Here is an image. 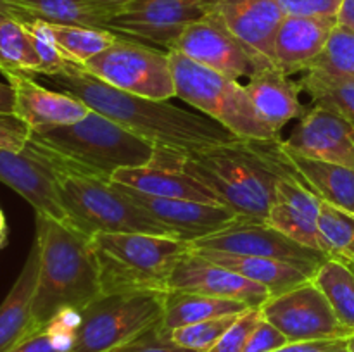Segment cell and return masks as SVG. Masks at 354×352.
I'll list each match as a JSON object with an SVG mask.
<instances>
[{
  "instance_id": "1",
  "label": "cell",
  "mask_w": 354,
  "mask_h": 352,
  "mask_svg": "<svg viewBox=\"0 0 354 352\" xmlns=\"http://www.w3.org/2000/svg\"><path fill=\"white\" fill-rule=\"evenodd\" d=\"M50 81L61 92L71 93L92 110L176 157L239 140L237 135L209 116L180 109L168 100L131 95L86 75L75 64H68L61 75L50 76Z\"/></svg>"
},
{
  "instance_id": "2",
  "label": "cell",
  "mask_w": 354,
  "mask_h": 352,
  "mask_svg": "<svg viewBox=\"0 0 354 352\" xmlns=\"http://www.w3.org/2000/svg\"><path fill=\"white\" fill-rule=\"evenodd\" d=\"M158 164L183 169L213 190L221 204L241 219L256 223L266 221L279 179L296 171L279 137L239 138L183 157L162 154Z\"/></svg>"
},
{
  "instance_id": "3",
  "label": "cell",
  "mask_w": 354,
  "mask_h": 352,
  "mask_svg": "<svg viewBox=\"0 0 354 352\" xmlns=\"http://www.w3.org/2000/svg\"><path fill=\"white\" fill-rule=\"evenodd\" d=\"M40 252L33 316L44 326L64 313H80L102 295L92 237L69 223L37 214Z\"/></svg>"
},
{
  "instance_id": "4",
  "label": "cell",
  "mask_w": 354,
  "mask_h": 352,
  "mask_svg": "<svg viewBox=\"0 0 354 352\" xmlns=\"http://www.w3.org/2000/svg\"><path fill=\"white\" fill-rule=\"evenodd\" d=\"M28 144L57 168L106 182L120 169L156 164L159 155L151 141L92 109L73 124L31 131Z\"/></svg>"
},
{
  "instance_id": "5",
  "label": "cell",
  "mask_w": 354,
  "mask_h": 352,
  "mask_svg": "<svg viewBox=\"0 0 354 352\" xmlns=\"http://www.w3.org/2000/svg\"><path fill=\"white\" fill-rule=\"evenodd\" d=\"M102 293L162 290L190 252L178 238L151 233H97L92 237Z\"/></svg>"
},
{
  "instance_id": "6",
  "label": "cell",
  "mask_w": 354,
  "mask_h": 352,
  "mask_svg": "<svg viewBox=\"0 0 354 352\" xmlns=\"http://www.w3.org/2000/svg\"><path fill=\"white\" fill-rule=\"evenodd\" d=\"M68 223L93 237L97 233H151L171 237L113 182L54 166ZM175 238V237H173Z\"/></svg>"
},
{
  "instance_id": "7",
  "label": "cell",
  "mask_w": 354,
  "mask_h": 352,
  "mask_svg": "<svg viewBox=\"0 0 354 352\" xmlns=\"http://www.w3.org/2000/svg\"><path fill=\"white\" fill-rule=\"evenodd\" d=\"M168 55L178 99L203 110L204 116L223 124L239 138L270 140L279 137L259 119L245 86L237 79L197 64L180 52L169 50Z\"/></svg>"
},
{
  "instance_id": "8",
  "label": "cell",
  "mask_w": 354,
  "mask_h": 352,
  "mask_svg": "<svg viewBox=\"0 0 354 352\" xmlns=\"http://www.w3.org/2000/svg\"><path fill=\"white\" fill-rule=\"evenodd\" d=\"M168 292L102 293L78 313L73 352H111L158 326Z\"/></svg>"
},
{
  "instance_id": "9",
  "label": "cell",
  "mask_w": 354,
  "mask_h": 352,
  "mask_svg": "<svg viewBox=\"0 0 354 352\" xmlns=\"http://www.w3.org/2000/svg\"><path fill=\"white\" fill-rule=\"evenodd\" d=\"M86 75L131 95L154 100L176 97L168 52L120 37L111 47L78 66Z\"/></svg>"
},
{
  "instance_id": "10",
  "label": "cell",
  "mask_w": 354,
  "mask_h": 352,
  "mask_svg": "<svg viewBox=\"0 0 354 352\" xmlns=\"http://www.w3.org/2000/svg\"><path fill=\"white\" fill-rule=\"evenodd\" d=\"M216 6L218 0H135L107 21V30L168 52L190 24L213 14Z\"/></svg>"
},
{
  "instance_id": "11",
  "label": "cell",
  "mask_w": 354,
  "mask_h": 352,
  "mask_svg": "<svg viewBox=\"0 0 354 352\" xmlns=\"http://www.w3.org/2000/svg\"><path fill=\"white\" fill-rule=\"evenodd\" d=\"M259 309L263 317L279 328L289 342L349 338L354 335L337 320L313 280L286 293L270 297Z\"/></svg>"
},
{
  "instance_id": "12",
  "label": "cell",
  "mask_w": 354,
  "mask_h": 352,
  "mask_svg": "<svg viewBox=\"0 0 354 352\" xmlns=\"http://www.w3.org/2000/svg\"><path fill=\"white\" fill-rule=\"evenodd\" d=\"M189 245L190 248H207V251L225 252V254L279 259V261L290 262V264L301 266L315 273L320 268L322 262L328 259V255L324 252L297 244L265 221L263 223L239 221L237 224L227 230L218 231Z\"/></svg>"
},
{
  "instance_id": "13",
  "label": "cell",
  "mask_w": 354,
  "mask_h": 352,
  "mask_svg": "<svg viewBox=\"0 0 354 352\" xmlns=\"http://www.w3.org/2000/svg\"><path fill=\"white\" fill-rule=\"evenodd\" d=\"M118 185V183H114ZM142 211L171 233L178 240L192 242L206 238L209 235L223 231L244 221L232 209L218 204L197 202L187 199H165V197L147 195L130 186L118 185Z\"/></svg>"
},
{
  "instance_id": "14",
  "label": "cell",
  "mask_w": 354,
  "mask_h": 352,
  "mask_svg": "<svg viewBox=\"0 0 354 352\" xmlns=\"http://www.w3.org/2000/svg\"><path fill=\"white\" fill-rule=\"evenodd\" d=\"M169 50L180 52L190 61L213 69L232 79L251 78L259 69L258 62L244 45L227 30L216 10L204 19L192 23ZM168 50V52H169Z\"/></svg>"
},
{
  "instance_id": "15",
  "label": "cell",
  "mask_w": 354,
  "mask_h": 352,
  "mask_svg": "<svg viewBox=\"0 0 354 352\" xmlns=\"http://www.w3.org/2000/svg\"><path fill=\"white\" fill-rule=\"evenodd\" d=\"M0 182L31 204L37 214L68 223L54 164L30 144L23 150L0 148Z\"/></svg>"
},
{
  "instance_id": "16",
  "label": "cell",
  "mask_w": 354,
  "mask_h": 352,
  "mask_svg": "<svg viewBox=\"0 0 354 352\" xmlns=\"http://www.w3.org/2000/svg\"><path fill=\"white\" fill-rule=\"evenodd\" d=\"M294 154L354 169V123L324 106H313L283 140Z\"/></svg>"
},
{
  "instance_id": "17",
  "label": "cell",
  "mask_w": 354,
  "mask_h": 352,
  "mask_svg": "<svg viewBox=\"0 0 354 352\" xmlns=\"http://www.w3.org/2000/svg\"><path fill=\"white\" fill-rule=\"evenodd\" d=\"M168 292H189L239 300L249 307H261L272 297L268 289L259 283L194 252H189L176 264L169 276Z\"/></svg>"
},
{
  "instance_id": "18",
  "label": "cell",
  "mask_w": 354,
  "mask_h": 352,
  "mask_svg": "<svg viewBox=\"0 0 354 352\" xmlns=\"http://www.w3.org/2000/svg\"><path fill=\"white\" fill-rule=\"evenodd\" d=\"M216 14L259 68L275 66V37L286 17L277 0H218Z\"/></svg>"
},
{
  "instance_id": "19",
  "label": "cell",
  "mask_w": 354,
  "mask_h": 352,
  "mask_svg": "<svg viewBox=\"0 0 354 352\" xmlns=\"http://www.w3.org/2000/svg\"><path fill=\"white\" fill-rule=\"evenodd\" d=\"M320 207L322 199L308 188L296 169L290 175L282 176L277 183L275 200L265 223L282 231L297 244L327 254L318 231Z\"/></svg>"
},
{
  "instance_id": "20",
  "label": "cell",
  "mask_w": 354,
  "mask_h": 352,
  "mask_svg": "<svg viewBox=\"0 0 354 352\" xmlns=\"http://www.w3.org/2000/svg\"><path fill=\"white\" fill-rule=\"evenodd\" d=\"M16 97V116L30 126L33 133L66 126L83 119L90 107L83 100L66 92H55L35 81L23 71H2Z\"/></svg>"
},
{
  "instance_id": "21",
  "label": "cell",
  "mask_w": 354,
  "mask_h": 352,
  "mask_svg": "<svg viewBox=\"0 0 354 352\" xmlns=\"http://www.w3.org/2000/svg\"><path fill=\"white\" fill-rule=\"evenodd\" d=\"M337 17L286 16L275 37V66L286 75L308 71L320 57Z\"/></svg>"
},
{
  "instance_id": "22",
  "label": "cell",
  "mask_w": 354,
  "mask_h": 352,
  "mask_svg": "<svg viewBox=\"0 0 354 352\" xmlns=\"http://www.w3.org/2000/svg\"><path fill=\"white\" fill-rule=\"evenodd\" d=\"M245 92L259 119L277 135L289 121L306 113L299 100L301 83L292 81L277 66L259 68L249 78Z\"/></svg>"
},
{
  "instance_id": "23",
  "label": "cell",
  "mask_w": 354,
  "mask_h": 352,
  "mask_svg": "<svg viewBox=\"0 0 354 352\" xmlns=\"http://www.w3.org/2000/svg\"><path fill=\"white\" fill-rule=\"evenodd\" d=\"M38 268H40V252H38V244L33 242L19 276L3 302L0 304V352L10 351L23 338L38 330L33 316Z\"/></svg>"
},
{
  "instance_id": "24",
  "label": "cell",
  "mask_w": 354,
  "mask_h": 352,
  "mask_svg": "<svg viewBox=\"0 0 354 352\" xmlns=\"http://www.w3.org/2000/svg\"><path fill=\"white\" fill-rule=\"evenodd\" d=\"M111 182L130 186L137 192L165 199H187L197 202L223 206L213 190L180 168L151 164L142 168H127L114 173Z\"/></svg>"
},
{
  "instance_id": "25",
  "label": "cell",
  "mask_w": 354,
  "mask_h": 352,
  "mask_svg": "<svg viewBox=\"0 0 354 352\" xmlns=\"http://www.w3.org/2000/svg\"><path fill=\"white\" fill-rule=\"evenodd\" d=\"M190 252L203 255V257L209 259V261L216 262V264L225 266V268L239 273V275L251 280V282L259 283L265 289H268L272 297L289 292V290L313 280L315 276V271L290 264V262L279 261V259L234 255L225 254V252L207 251V248H190Z\"/></svg>"
},
{
  "instance_id": "26",
  "label": "cell",
  "mask_w": 354,
  "mask_h": 352,
  "mask_svg": "<svg viewBox=\"0 0 354 352\" xmlns=\"http://www.w3.org/2000/svg\"><path fill=\"white\" fill-rule=\"evenodd\" d=\"M286 154L311 192L324 202L354 214V169L304 157L289 148H286Z\"/></svg>"
},
{
  "instance_id": "27",
  "label": "cell",
  "mask_w": 354,
  "mask_h": 352,
  "mask_svg": "<svg viewBox=\"0 0 354 352\" xmlns=\"http://www.w3.org/2000/svg\"><path fill=\"white\" fill-rule=\"evenodd\" d=\"M248 309L251 307L239 300L218 299V297L201 295V293L168 292L165 300V313L158 326L162 333L169 335L173 330L187 326V324L230 316V314H242Z\"/></svg>"
},
{
  "instance_id": "28",
  "label": "cell",
  "mask_w": 354,
  "mask_h": 352,
  "mask_svg": "<svg viewBox=\"0 0 354 352\" xmlns=\"http://www.w3.org/2000/svg\"><path fill=\"white\" fill-rule=\"evenodd\" d=\"M313 283L322 290L334 309L337 320L354 331V268L348 261L328 257L313 276Z\"/></svg>"
},
{
  "instance_id": "29",
  "label": "cell",
  "mask_w": 354,
  "mask_h": 352,
  "mask_svg": "<svg viewBox=\"0 0 354 352\" xmlns=\"http://www.w3.org/2000/svg\"><path fill=\"white\" fill-rule=\"evenodd\" d=\"M50 33L68 64L82 66L114 43L121 35L106 28L48 23Z\"/></svg>"
},
{
  "instance_id": "30",
  "label": "cell",
  "mask_w": 354,
  "mask_h": 352,
  "mask_svg": "<svg viewBox=\"0 0 354 352\" xmlns=\"http://www.w3.org/2000/svg\"><path fill=\"white\" fill-rule=\"evenodd\" d=\"M35 19L55 24L106 28L111 19L106 10L99 9L88 0H17Z\"/></svg>"
},
{
  "instance_id": "31",
  "label": "cell",
  "mask_w": 354,
  "mask_h": 352,
  "mask_svg": "<svg viewBox=\"0 0 354 352\" xmlns=\"http://www.w3.org/2000/svg\"><path fill=\"white\" fill-rule=\"evenodd\" d=\"M2 71L40 75V59L24 24L0 16V72Z\"/></svg>"
},
{
  "instance_id": "32",
  "label": "cell",
  "mask_w": 354,
  "mask_h": 352,
  "mask_svg": "<svg viewBox=\"0 0 354 352\" xmlns=\"http://www.w3.org/2000/svg\"><path fill=\"white\" fill-rule=\"evenodd\" d=\"M299 83L315 106L328 107L354 123V79L310 69Z\"/></svg>"
},
{
  "instance_id": "33",
  "label": "cell",
  "mask_w": 354,
  "mask_h": 352,
  "mask_svg": "<svg viewBox=\"0 0 354 352\" xmlns=\"http://www.w3.org/2000/svg\"><path fill=\"white\" fill-rule=\"evenodd\" d=\"M318 231L328 257L348 261L354 254V214L322 200Z\"/></svg>"
},
{
  "instance_id": "34",
  "label": "cell",
  "mask_w": 354,
  "mask_h": 352,
  "mask_svg": "<svg viewBox=\"0 0 354 352\" xmlns=\"http://www.w3.org/2000/svg\"><path fill=\"white\" fill-rule=\"evenodd\" d=\"M78 313H64L35 330L7 352H73Z\"/></svg>"
},
{
  "instance_id": "35",
  "label": "cell",
  "mask_w": 354,
  "mask_h": 352,
  "mask_svg": "<svg viewBox=\"0 0 354 352\" xmlns=\"http://www.w3.org/2000/svg\"><path fill=\"white\" fill-rule=\"evenodd\" d=\"M310 69L354 79V31L337 23L324 52Z\"/></svg>"
},
{
  "instance_id": "36",
  "label": "cell",
  "mask_w": 354,
  "mask_h": 352,
  "mask_svg": "<svg viewBox=\"0 0 354 352\" xmlns=\"http://www.w3.org/2000/svg\"><path fill=\"white\" fill-rule=\"evenodd\" d=\"M237 317L239 314H230V316L213 317V320L201 321V323L187 324V326L173 330L169 333V338L175 344L194 352H207L220 340L221 335L234 324Z\"/></svg>"
},
{
  "instance_id": "37",
  "label": "cell",
  "mask_w": 354,
  "mask_h": 352,
  "mask_svg": "<svg viewBox=\"0 0 354 352\" xmlns=\"http://www.w3.org/2000/svg\"><path fill=\"white\" fill-rule=\"evenodd\" d=\"M23 24L28 33H30L35 50H37L38 59H40V75L50 78V76H57L64 72L66 68H68V61L64 59L62 52L59 50L47 21L33 19Z\"/></svg>"
},
{
  "instance_id": "38",
  "label": "cell",
  "mask_w": 354,
  "mask_h": 352,
  "mask_svg": "<svg viewBox=\"0 0 354 352\" xmlns=\"http://www.w3.org/2000/svg\"><path fill=\"white\" fill-rule=\"evenodd\" d=\"M261 320L263 314L259 307L244 311L207 352H244L249 337Z\"/></svg>"
},
{
  "instance_id": "39",
  "label": "cell",
  "mask_w": 354,
  "mask_h": 352,
  "mask_svg": "<svg viewBox=\"0 0 354 352\" xmlns=\"http://www.w3.org/2000/svg\"><path fill=\"white\" fill-rule=\"evenodd\" d=\"M111 352H194L190 349L182 347V345L175 344L169 338V335L162 333L159 326L151 328L149 331L142 333L135 340L128 342V344L121 345V347L114 349Z\"/></svg>"
},
{
  "instance_id": "40",
  "label": "cell",
  "mask_w": 354,
  "mask_h": 352,
  "mask_svg": "<svg viewBox=\"0 0 354 352\" xmlns=\"http://www.w3.org/2000/svg\"><path fill=\"white\" fill-rule=\"evenodd\" d=\"M286 16L337 17L342 0H277Z\"/></svg>"
},
{
  "instance_id": "41",
  "label": "cell",
  "mask_w": 354,
  "mask_h": 352,
  "mask_svg": "<svg viewBox=\"0 0 354 352\" xmlns=\"http://www.w3.org/2000/svg\"><path fill=\"white\" fill-rule=\"evenodd\" d=\"M31 137V130L16 114H0V148L23 150Z\"/></svg>"
},
{
  "instance_id": "42",
  "label": "cell",
  "mask_w": 354,
  "mask_h": 352,
  "mask_svg": "<svg viewBox=\"0 0 354 352\" xmlns=\"http://www.w3.org/2000/svg\"><path fill=\"white\" fill-rule=\"evenodd\" d=\"M287 344H289V340H287L286 335L263 317L249 337L244 352H275Z\"/></svg>"
},
{
  "instance_id": "43",
  "label": "cell",
  "mask_w": 354,
  "mask_h": 352,
  "mask_svg": "<svg viewBox=\"0 0 354 352\" xmlns=\"http://www.w3.org/2000/svg\"><path fill=\"white\" fill-rule=\"evenodd\" d=\"M275 352H349L348 338H325V340L289 342Z\"/></svg>"
},
{
  "instance_id": "44",
  "label": "cell",
  "mask_w": 354,
  "mask_h": 352,
  "mask_svg": "<svg viewBox=\"0 0 354 352\" xmlns=\"http://www.w3.org/2000/svg\"><path fill=\"white\" fill-rule=\"evenodd\" d=\"M0 16L19 21V23H28V21L35 19L17 0H0Z\"/></svg>"
},
{
  "instance_id": "45",
  "label": "cell",
  "mask_w": 354,
  "mask_h": 352,
  "mask_svg": "<svg viewBox=\"0 0 354 352\" xmlns=\"http://www.w3.org/2000/svg\"><path fill=\"white\" fill-rule=\"evenodd\" d=\"M0 114H16V97L9 83L0 81Z\"/></svg>"
},
{
  "instance_id": "46",
  "label": "cell",
  "mask_w": 354,
  "mask_h": 352,
  "mask_svg": "<svg viewBox=\"0 0 354 352\" xmlns=\"http://www.w3.org/2000/svg\"><path fill=\"white\" fill-rule=\"evenodd\" d=\"M337 23L354 31V0H342L337 14Z\"/></svg>"
},
{
  "instance_id": "47",
  "label": "cell",
  "mask_w": 354,
  "mask_h": 352,
  "mask_svg": "<svg viewBox=\"0 0 354 352\" xmlns=\"http://www.w3.org/2000/svg\"><path fill=\"white\" fill-rule=\"evenodd\" d=\"M88 2L93 3L95 7H99V9L106 10V12L113 17L118 10L123 9L128 3L135 2V0H88Z\"/></svg>"
},
{
  "instance_id": "48",
  "label": "cell",
  "mask_w": 354,
  "mask_h": 352,
  "mask_svg": "<svg viewBox=\"0 0 354 352\" xmlns=\"http://www.w3.org/2000/svg\"><path fill=\"white\" fill-rule=\"evenodd\" d=\"M7 242V221L3 216L2 209H0V248L3 247V244Z\"/></svg>"
},
{
  "instance_id": "49",
  "label": "cell",
  "mask_w": 354,
  "mask_h": 352,
  "mask_svg": "<svg viewBox=\"0 0 354 352\" xmlns=\"http://www.w3.org/2000/svg\"><path fill=\"white\" fill-rule=\"evenodd\" d=\"M348 347H349V352H354V335L348 338Z\"/></svg>"
},
{
  "instance_id": "50",
  "label": "cell",
  "mask_w": 354,
  "mask_h": 352,
  "mask_svg": "<svg viewBox=\"0 0 354 352\" xmlns=\"http://www.w3.org/2000/svg\"><path fill=\"white\" fill-rule=\"evenodd\" d=\"M348 262H349V264H351V266H353V268H354V254L351 255V257H349V259H348Z\"/></svg>"
}]
</instances>
